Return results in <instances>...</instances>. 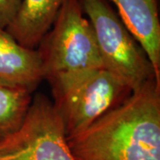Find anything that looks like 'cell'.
<instances>
[{"label":"cell","mask_w":160,"mask_h":160,"mask_svg":"<svg viewBox=\"0 0 160 160\" xmlns=\"http://www.w3.org/2000/svg\"><path fill=\"white\" fill-rule=\"evenodd\" d=\"M67 142L75 160H160V81L148 80Z\"/></svg>","instance_id":"obj_1"},{"label":"cell","mask_w":160,"mask_h":160,"mask_svg":"<svg viewBox=\"0 0 160 160\" xmlns=\"http://www.w3.org/2000/svg\"><path fill=\"white\" fill-rule=\"evenodd\" d=\"M43 79L52 98L61 96L93 71L102 68L97 40L79 0H64L50 30L37 47Z\"/></svg>","instance_id":"obj_2"},{"label":"cell","mask_w":160,"mask_h":160,"mask_svg":"<svg viewBox=\"0 0 160 160\" xmlns=\"http://www.w3.org/2000/svg\"><path fill=\"white\" fill-rule=\"evenodd\" d=\"M79 1L83 13L94 30L103 69L132 91L156 78L146 52L126 29L109 0Z\"/></svg>","instance_id":"obj_3"},{"label":"cell","mask_w":160,"mask_h":160,"mask_svg":"<svg viewBox=\"0 0 160 160\" xmlns=\"http://www.w3.org/2000/svg\"><path fill=\"white\" fill-rule=\"evenodd\" d=\"M0 160H75L53 103L38 93L22 126L0 141Z\"/></svg>","instance_id":"obj_4"},{"label":"cell","mask_w":160,"mask_h":160,"mask_svg":"<svg viewBox=\"0 0 160 160\" xmlns=\"http://www.w3.org/2000/svg\"><path fill=\"white\" fill-rule=\"evenodd\" d=\"M132 90L105 69H99L77 83L52 103L62 121L66 137L85 131L116 109Z\"/></svg>","instance_id":"obj_5"},{"label":"cell","mask_w":160,"mask_h":160,"mask_svg":"<svg viewBox=\"0 0 160 160\" xmlns=\"http://www.w3.org/2000/svg\"><path fill=\"white\" fill-rule=\"evenodd\" d=\"M133 38L146 52L160 81V22L158 0H109Z\"/></svg>","instance_id":"obj_6"},{"label":"cell","mask_w":160,"mask_h":160,"mask_svg":"<svg viewBox=\"0 0 160 160\" xmlns=\"http://www.w3.org/2000/svg\"><path fill=\"white\" fill-rule=\"evenodd\" d=\"M42 80L38 51L20 45L6 29L0 28V84L23 88L32 93Z\"/></svg>","instance_id":"obj_7"},{"label":"cell","mask_w":160,"mask_h":160,"mask_svg":"<svg viewBox=\"0 0 160 160\" xmlns=\"http://www.w3.org/2000/svg\"><path fill=\"white\" fill-rule=\"evenodd\" d=\"M64 0H22L16 16L6 30L20 45L37 49L50 30Z\"/></svg>","instance_id":"obj_8"},{"label":"cell","mask_w":160,"mask_h":160,"mask_svg":"<svg viewBox=\"0 0 160 160\" xmlns=\"http://www.w3.org/2000/svg\"><path fill=\"white\" fill-rule=\"evenodd\" d=\"M31 94L26 89L0 84V141L22 126L32 102Z\"/></svg>","instance_id":"obj_9"},{"label":"cell","mask_w":160,"mask_h":160,"mask_svg":"<svg viewBox=\"0 0 160 160\" xmlns=\"http://www.w3.org/2000/svg\"><path fill=\"white\" fill-rule=\"evenodd\" d=\"M22 0H0V28L6 29L16 16Z\"/></svg>","instance_id":"obj_10"}]
</instances>
